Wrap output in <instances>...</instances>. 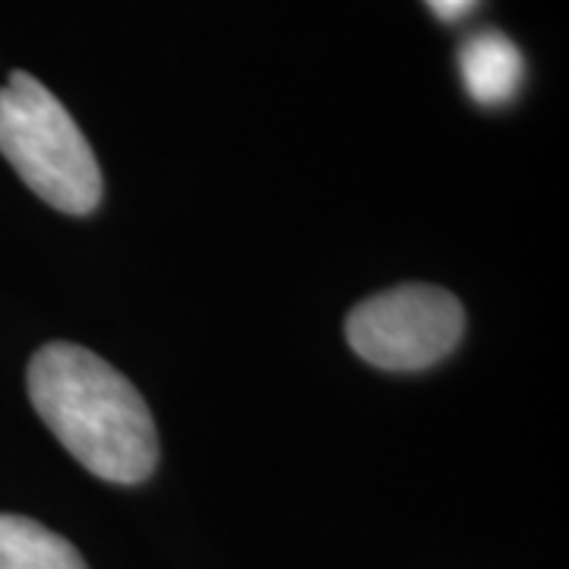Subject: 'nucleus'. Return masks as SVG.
<instances>
[{
  "label": "nucleus",
  "mask_w": 569,
  "mask_h": 569,
  "mask_svg": "<svg viewBox=\"0 0 569 569\" xmlns=\"http://www.w3.org/2000/svg\"><path fill=\"white\" fill-rule=\"evenodd\" d=\"M29 399L63 449L114 485H140L159 462L156 421L137 387L89 348L51 342L29 361Z\"/></svg>",
  "instance_id": "nucleus-1"
},
{
  "label": "nucleus",
  "mask_w": 569,
  "mask_h": 569,
  "mask_svg": "<svg viewBox=\"0 0 569 569\" xmlns=\"http://www.w3.org/2000/svg\"><path fill=\"white\" fill-rule=\"evenodd\" d=\"M0 156L61 212L86 216L102 200V168L89 140L58 96L22 70L0 89Z\"/></svg>",
  "instance_id": "nucleus-2"
},
{
  "label": "nucleus",
  "mask_w": 569,
  "mask_h": 569,
  "mask_svg": "<svg viewBox=\"0 0 569 569\" xmlns=\"http://www.w3.org/2000/svg\"><path fill=\"white\" fill-rule=\"evenodd\" d=\"M466 310L437 284H399L348 313L346 336L355 355L383 370H421L443 361L462 342Z\"/></svg>",
  "instance_id": "nucleus-3"
},
{
  "label": "nucleus",
  "mask_w": 569,
  "mask_h": 569,
  "mask_svg": "<svg viewBox=\"0 0 569 569\" xmlns=\"http://www.w3.org/2000/svg\"><path fill=\"white\" fill-rule=\"evenodd\" d=\"M459 73L466 92L478 104H509L526 82V58L497 29L471 32L459 48Z\"/></svg>",
  "instance_id": "nucleus-4"
},
{
  "label": "nucleus",
  "mask_w": 569,
  "mask_h": 569,
  "mask_svg": "<svg viewBox=\"0 0 569 569\" xmlns=\"http://www.w3.org/2000/svg\"><path fill=\"white\" fill-rule=\"evenodd\" d=\"M0 569H89L63 535L36 519L0 512Z\"/></svg>",
  "instance_id": "nucleus-5"
},
{
  "label": "nucleus",
  "mask_w": 569,
  "mask_h": 569,
  "mask_svg": "<svg viewBox=\"0 0 569 569\" xmlns=\"http://www.w3.org/2000/svg\"><path fill=\"white\" fill-rule=\"evenodd\" d=\"M427 10L443 22H459L466 20L468 13L478 7V0H425Z\"/></svg>",
  "instance_id": "nucleus-6"
}]
</instances>
